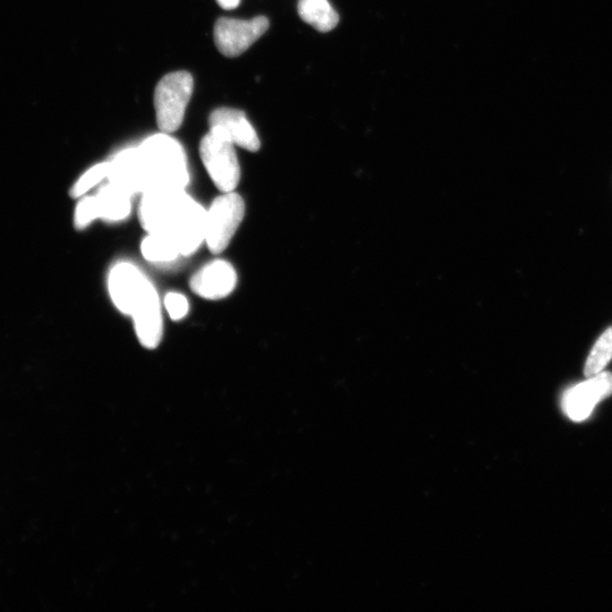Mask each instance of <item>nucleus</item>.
<instances>
[{
	"label": "nucleus",
	"mask_w": 612,
	"mask_h": 612,
	"mask_svg": "<svg viewBox=\"0 0 612 612\" xmlns=\"http://www.w3.org/2000/svg\"><path fill=\"white\" fill-rule=\"evenodd\" d=\"M245 216V202L240 194L223 193L206 212L204 243L211 253H223L231 244Z\"/></svg>",
	"instance_id": "7ed1b4c3"
},
{
	"label": "nucleus",
	"mask_w": 612,
	"mask_h": 612,
	"mask_svg": "<svg viewBox=\"0 0 612 612\" xmlns=\"http://www.w3.org/2000/svg\"><path fill=\"white\" fill-rule=\"evenodd\" d=\"M210 131L225 136L236 147L248 151H258L261 142L257 131L248 117L241 110L234 108H219L209 117Z\"/></svg>",
	"instance_id": "9b49d317"
},
{
	"label": "nucleus",
	"mask_w": 612,
	"mask_h": 612,
	"mask_svg": "<svg viewBox=\"0 0 612 612\" xmlns=\"http://www.w3.org/2000/svg\"><path fill=\"white\" fill-rule=\"evenodd\" d=\"M301 19L320 32H329L337 27L339 15L328 0H300L297 6Z\"/></svg>",
	"instance_id": "4468645a"
},
{
	"label": "nucleus",
	"mask_w": 612,
	"mask_h": 612,
	"mask_svg": "<svg viewBox=\"0 0 612 612\" xmlns=\"http://www.w3.org/2000/svg\"><path fill=\"white\" fill-rule=\"evenodd\" d=\"M109 172V161L106 163H99L92 166L85 172L78 181L72 186L71 197L74 199H80L83 195L90 192L93 187L98 186L102 181L107 180Z\"/></svg>",
	"instance_id": "f3484780"
},
{
	"label": "nucleus",
	"mask_w": 612,
	"mask_h": 612,
	"mask_svg": "<svg viewBox=\"0 0 612 612\" xmlns=\"http://www.w3.org/2000/svg\"><path fill=\"white\" fill-rule=\"evenodd\" d=\"M206 212L186 189H157L142 194L140 223L148 234L172 242L183 257H189L204 243Z\"/></svg>",
	"instance_id": "f257e3e1"
},
{
	"label": "nucleus",
	"mask_w": 612,
	"mask_h": 612,
	"mask_svg": "<svg viewBox=\"0 0 612 612\" xmlns=\"http://www.w3.org/2000/svg\"><path fill=\"white\" fill-rule=\"evenodd\" d=\"M148 191L186 189L190 170L182 144L169 133L153 134L138 146Z\"/></svg>",
	"instance_id": "f03ea898"
},
{
	"label": "nucleus",
	"mask_w": 612,
	"mask_h": 612,
	"mask_svg": "<svg viewBox=\"0 0 612 612\" xmlns=\"http://www.w3.org/2000/svg\"><path fill=\"white\" fill-rule=\"evenodd\" d=\"M612 359V328L601 335L595 343L588 361H586L584 373L586 377H593L603 372Z\"/></svg>",
	"instance_id": "dca6fc26"
},
{
	"label": "nucleus",
	"mask_w": 612,
	"mask_h": 612,
	"mask_svg": "<svg viewBox=\"0 0 612 612\" xmlns=\"http://www.w3.org/2000/svg\"><path fill=\"white\" fill-rule=\"evenodd\" d=\"M237 285V274L231 263L215 260L207 263L191 278L192 291L204 300L218 301L231 295Z\"/></svg>",
	"instance_id": "9d476101"
},
{
	"label": "nucleus",
	"mask_w": 612,
	"mask_h": 612,
	"mask_svg": "<svg viewBox=\"0 0 612 612\" xmlns=\"http://www.w3.org/2000/svg\"><path fill=\"white\" fill-rule=\"evenodd\" d=\"M144 259L153 263H169L181 257L176 246L163 236L148 234L141 244Z\"/></svg>",
	"instance_id": "2eb2a0df"
},
{
	"label": "nucleus",
	"mask_w": 612,
	"mask_h": 612,
	"mask_svg": "<svg viewBox=\"0 0 612 612\" xmlns=\"http://www.w3.org/2000/svg\"><path fill=\"white\" fill-rule=\"evenodd\" d=\"M164 305L170 319L174 321L184 319L190 310V304L186 297L176 292H170L165 296Z\"/></svg>",
	"instance_id": "6ab92c4d"
},
{
	"label": "nucleus",
	"mask_w": 612,
	"mask_h": 612,
	"mask_svg": "<svg viewBox=\"0 0 612 612\" xmlns=\"http://www.w3.org/2000/svg\"><path fill=\"white\" fill-rule=\"evenodd\" d=\"M269 29V20L257 16L252 20H236L223 17L215 25V44L226 57H237L245 53Z\"/></svg>",
	"instance_id": "423d86ee"
},
{
	"label": "nucleus",
	"mask_w": 612,
	"mask_h": 612,
	"mask_svg": "<svg viewBox=\"0 0 612 612\" xmlns=\"http://www.w3.org/2000/svg\"><path fill=\"white\" fill-rule=\"evenodd\" d=\"M193 85L192 75L185 71L169 73L160 80L155 91V108L161 132L170 134L180 129Z\"/></svg>",
	"instance_id": "20e7f679"
},
{
	"label": "nucleus",
	"mask_w": 612,
	"mask_h": 612,
	"mask_svg": "<svg viewBox=\"0 0 612 612\" xmlns=\"http://www.w3.org/2000/svg\"><path fill=\"white\" fill-rule=\"evenodd\" d=\"M130 317L141 345L148 350H155L163 340L164 320L160 297L149 279L136 300Z\"/></svg>",
	"instance_id": "0eeeda50"
},
{
	"label": "nucleus",
	"mask_w": 612,
	"mask_h": 612,
	"mask_svg": "<svg viewBox=\"0 0 612 612\" xmlns=\"http://www.w3.org/2000/svg\"><path fill=\"white\" fill-rule=\"evenodd\" d=\"M217 3L221 8H224V10L231 11L240 5L241 0H217Z\"/></svg>",
	"instance_id": "aec40b11"
},
{
	"label": "nucleus",
	"mask_w": 612,
	"mask_h": 612,
	"mask_svg": "<svg viewBox=\"0 0 612 612\" xmlns=\"http://www.w3.org/2000/svg\"><path fill=\"white\" fill-rule=\"evenodd\" d=\"M107 180L131 195L148 190L146 174L138 147L125 148L109 161Z\"/></svg>",
	"instance_id": "f8f14e48"
},
{
	"label": "nucleus",
	"mask_w": 612,
	"mask_h": 612,
	"mask_svg": "<svg viewBox=\"0 0 612 612\" xmlns=\"http://www.w3.org/2000/svg\"><path fill=\"white\" fill-rule=\"evenodd\" d=\"M235 147L225 136L210 130L200 143L202 163L221 193L234 192L241 181Z\"/></svg>",
	"instance_id": "39448f33"
},
{
	"label": "nucleus",
	"mask_w": 612,
	"mask_h": 612,
	"mask_svg": "<svg viewBox=\"0 0 612 612\" xmlns=\"http://www.w3.org/2000/svg\"><path fill=\"white\" fill-rule=\"evenodd\" d=\"M612 395V373L601 372L571 389L563 398V410L569 419L581 422L589 418L600 402Z\"/></svg>",
	"instance_id": "6e6552de"
},
{
	"label": "nucleus",
	"mask_w": 612,
	"mask_h": 612,
	"mask_svg": "<svg viewBox=\"0 0 612 612\" xmlns=\"http://www.w3.org/2000/svg\"><path fill=\"white\" fill-rule=\"evenodd\" d=\"M99 219L95 195H83L74 212V226L79 231L88 228Z\"/></svg>",
	"instance_id": "a211bd4d"
},
{
	"label": "nucleus",
	"mask_w": 612,
	"mask_h": 612,
	"mask_svg": "<svg viewBox=\"0 0 612 612\" xmlns=\"http://www.w3.org/2000/svg\"><path fill=\"white\" fill-rule=\"evenodd\" d=\"M148 278L131 262H119L109 272L108 291L116 309L131 316Z\"/></svg>",
	"instance_id": "1a4fd4ad"
},
{
	"label": "nucleus",
	"mask_w": 612,
	"mask_h": 612,
	"mask_svg": "<svg viewBox=\"0 0 612 612\" xmlns=\"http://www.w3.org/2000/svg\"><path fill=\"white\" fill-rule=\"evenodd\" d=\"M132 197L130 193L109 182L100 187L95 195L99 219L108 223H119L129 218L132 211Z\"/></svg>",
	"instance_id": "ddd939ff"
}]
</instances>
